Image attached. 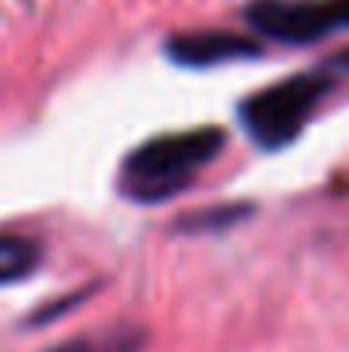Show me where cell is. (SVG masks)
<instances>
[{
  "label": "cell",
  "instance_id": "1",
  "mask_svg": "<svg viewBox=\"0 0 349 352\" xmlns=\"http://www.w3.org/2000/svg\"><path fill=\"white\" fill-rule=\"evenodd\" d=\"M226 150V131L203 124L139 142L120 165V191L136 203H165L192 188V180Z\"/></svg>",
  "mask_w": 349,
  "mask_h": 352
},
{
  "label": "cell",
  "instance_id": "2",
  "mask_svg": "<svg viewBox=\"0 0 349 352\" xmlns=\"http://www.w3.org/2000/svg\"><path fill=\"white\" fill-rule=\"evenodd\" d=\"M338 68L327 64L319 72H301L289 79L271 82L267 90L244 98L237 109L240 128L248 131V139L260 150H282L289 146L315 116V109L330 98V90L338 87Z\"/></svg>",
  "mask_w": 349,
  "mask_h": 352
},
{
  "label": "cell",
  "instance_id": "3",
  "mask_svg": "<svg viewBox=\"0 0 349 352\" xmlns=\"http://www.w3.org/2000/svg\"><path fill=\"white\" fill-rule=\"evenodd\" d=\"M244 23L282 45H312L349 30V0H255Z\"/></svg>",
  "mask_w": 349,
  "mask_h": 352
},
{
  "label": "cell",
  "instance_id": "4",
  "mask_svg": "<svg viewBox=\"0 0 349 352\" xmlns=\"http://www.w3.org/2000/svg\"><path fill=\"white\" fill-rule=\"evenodd\" d=\"M263 45L248 34L233 30H188L173 34L165 41V56L184 68H214V64H233V60H252L260 56Z\"/></svg>",
  "mask_w": 349,
  "mask_h": 352
},
{
  "label": "cell",
  "instance_id": "5",
  "mask_svg": "<svg viewBox=\"0 0 349 352\" xmlns=\"http://www.w3.org/2000/svg\"><path fill=\"white\" fill-rule=\"evenodd\" d=\"M41 266V240L19 236V232H0V285L30 278Z\"/></svg>",
  "mask_w": 349,
  "mask_h": 352
},
{
  "label": "cell",
  "instance_id": "6",
  "mask_svg": "<svg viewBox=\"0 0 349 352\" xmlns=\"http://www.w3.org/2000/svg\"><path fill=\"white\" fill-rule=\"evenodd\" d=\"M147 345V333L136 330V326H120V330L98 333V338H79L68 341V345L53 349V352H139Z\"/></svg>",
  "mask_w": 349,
  "mask_h": 352
},
{
  "label": "cell",
  "instance_id": "7",
  "mask_svg": "<svg viewBox=\"0 0 349 352\" xmlns=\"http://www.w3.org/2000/svg\"><path fill=\"white\" fill-rule=\"evenodd\" d=\"M252 217V206L248 203H229V206H211L203 214H192L180 221V229H192V232H203V229H229V225Z\"/></svg>",
  "mask_w": 349,
  "mask_h": 352
}]
</instances>
